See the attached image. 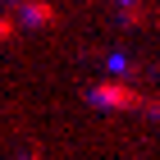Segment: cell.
Here are the masks:
<instances>
[{
    "instance_id": "obj_1",
    "label": "cell",
    "mask_w": 160,
    "mask_h": 160,
    "mask_svg": "<svg viewBox=\"0 0 160 160\" xmlns=\"http://www.w3.org/2000/svg\"><path fill=\"white\" fill-rule=\"evenodd\" d=\"M92 101H101V105H133V92H128V87H96V92H92Z\"/></svg>"
},
{
    "instance_id": "obj_2",
    "label": "cell",
    "mask_w": 160,
    "mask_h": 160,
    "mask_svg": "<svg viewBox=\"0 0 160 160\" xmlns=\"http://www.w3.org/2000/svg\"><path fill=\"white\" fill-rule=\"evenodd\" d=\"M50 18H55V9H50L46 0H32L28 5V23H50Z\"/></svg>"
},
{
    "instance_id": "obj_3",
    "label": "cell",
    "mask_w": 160,
    "mask_h": 160,
    "mask_svg": "<svg viewBox=\"0 0 160 160\" xmlns=\"http://www.w3.org/2000/svg\"><path fill=\"white\" fill-rule=\"evenodd\" d=\"M14 37V23H9V18H0V41H9Z\"/></svg>"
}]
</instances>
